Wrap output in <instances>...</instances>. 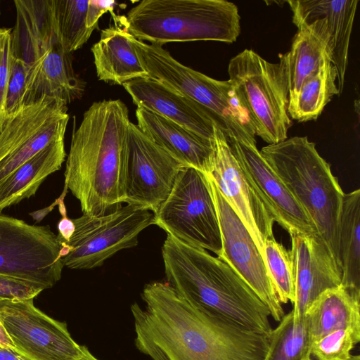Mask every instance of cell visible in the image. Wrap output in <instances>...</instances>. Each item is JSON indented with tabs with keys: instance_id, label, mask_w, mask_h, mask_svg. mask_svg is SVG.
<instances>
[{
	"instance_id": "38",
	"label": "cell",
	"mask_w": 360,
	"mask_h": 360,
	"mask_svg": "<svg viewBox=\"0 0 360 360\" xmlns=\"http://www.w3.org/2000/svg\"><path fill=\"white\" fill-rule=\"evenodd\" d=\"M0 360H27L15 351L0 347Z\"/></svg>"
},
{
	"instance_id": "5",
	"label": "cell",
	"mask_w": 360,
	"mask_h": 360,
	"mask_svg": "<svg viewBox=\"0 0 360 360\" xmlns=\"http://www.w3.org/2000/svg\"><path fill=\"white\" fill-rule=\"evenodd\" d=\"M259 152L309 216L340 268L339 231L345 193L330 165L307 136L268 144Z\"/></svg>"
},
{
	"instance_id": "18",
	"label": "cell",
	"mask_w": 360,
	"mask_h": 360,
	"mask_svg": "<svg viewBox=\"0 0 360 360\" xmlns=\"http://www.w3.org/2000/svg\"><path fill=\"white\" fill-rule=\"evenodd\" d=\"M295 268V295L291 310L294 323L304 319L314 300L326 290L339 286L341 269L317 235L290 234Z\"/></svg>"
},
{
	"instance_id": "4",
	"label": "cell",
	"mask_w": 360,
	"mask_h": 360,
	"mask_svg": "<svg viewBox=\"0 0 360 360\" xmlns=\"http://www.w3.org/2000/svg\"><path fill=\"white\" fill-rule=\"evenodd\" d=\"M16 20L12 49L26 67L24 105L44 96L69 103L80 98L85 82L75 72L71 53L65 51L58 32L53 0H15Z\"/></svg>"
},
{
	"instance_id": "17",
	"label": "cell",
	"mask_w": 360,
	"mask_h": 360,
	"mask_svg": "<svg viewBox=\"0 0 360 360\" xmlns=\"http://www.w3.org/2000/svg\"><path fill=\"white\" fill-rule=\"evenodd\" d=\"M230 149L242 172L276 221L290 234H317L313 222L269 167L256 143L226 137ZM318 235V234H317Z\"/></svg>"
},
{
	"instance_id": "41",
	"label": "cell",
	"mask_w": 360,
	"mask_h": 360,
	"mask_svg": "<svg viewBox=\"0 0 360 360\" xmlns=\"http://www.w3.org/2000/svg\"><path fill=\"white\" fill-rule=\"evenodd\" d=\"M302 360H312L311 354H307Z\"/></svg>"
},
{
	"instance_id": "7",
	"label": "cell",
	"mask_w": 360,
	"mask_h": 360,
	"mask_svg": "<svg viewBox=\"0 0 360 360\" xmlns=\"http://www.w3.org/2000/svg\"><path fill=\"white\" fill-rule=\"evenodd\" d=\"M129 37L148 77L205 108L226 134H236L249 125V113L229 79L210 77L181 64L162 46L140 41L129 33Z\"/></svg>"
},
{
	"instance_id": "14",
	"label": "cell",
	"mask_w": 360,
	"mask_h": 360,
	"mask_svg": "<svg viewBox=\"0 0 360 360\" xmlns=\"http://www.w3.org/2000/svg\"><path fill=\"white\" fill-rule=\"evenodd\" d=\"M183 167L130 122L123 203L154 213L169 194Z\"/></svg>"
},
{
	"instance_id": "34",
	"label": "cell",
	"mask_w": 360,
	"mask_h": 360,
	"mask_svg": "<svg viewBox=\"0 0 360 360\" xmlns=\"http://www.w3.org/2000/svg\"><path fill=\"white\" fill-rule=\"evenodd\" d=\"M42 290L27 282L0 274V299H34Z\"/></svg>"
},
{
	"instance_id": "2",
	"label": "cell",
	"mask_w": 360,
	"mask_h": 360,
	"mask_svg": "<svg viewBox=\"0 0 360 360\" xmlns=\"http://www.w3.org/2000/svg\"><path fill=\"white\" fill-rule=\"evenodd\" d=\"M129 122L121 100H103L91 105L72 132L64 191L70 190L84 214L122 206Z\"/></svg>"
},
{
	"instance_id": "26",
	"label": "cell",
	"mask_w": 360,
	"mask_h": 360,
	"mask_svg": "<svg viewBox=\"0 0 360 360\" xmlns=\"http://www.w3.org/2000/svg\"><path fill=\"white\" fill-rule=\"evenodd\" d=\"M341 284L360 292V190L345 193L340 221Z\"/></svg>"
},
{
	"instance_id": "23",
	"label": "cell",
	"mask_w": 360,
	"mask_h": 360,
	"mask_svg": "<svg viewBox=\"0 0 360 360\" xmlns=\"http://www.w3.org/2000/svg\"><path fill=\"white\" fill-rule=\"evenodd\" d=\"M309 347L316 340L340 329L360 334V292L342 284L326 290L306 312Z\"/></svg>"
},
{
	"instance_id": "19",
	"label": "cell",
	"mask_w": 360,
	"mask_h": 360,
	"mask_svg": "<svg viewBox=\"0 0 360 360\" xmlns=\"http://www.w3.org/2000/svg\"><path fill=\"white\" fill-rule=\"evenodd\" d=\"M123 86L137 107L214 142V125L218 124L212 115L196 101L149 77L131 79Z\"/></svg>"
},
{
	"instance_id": "21",
	"label": "cell",
	"mask_w": 360,
	"mask_h": 360,
	"mask_svg": "<svg viewBox=\"0 0 360 360\" xmlns=\"http://www.w3.org/2000/svg\"><path fill=\"white\" fill-rule=\"evenodd\" d=\"M137 126L152 141L186 167L208 174L212 167L215 143L141 107L136 110Z\"/></svg>"
},
{
	"instance_id": "40",
	"label": "cell",
	"mask_w": 360,
	"mask_h": 360,
	"mask_svg": "<svg viewBox=\"0 0 360 360\" xmlns=\"http://www.w3.org/2000/svg\"><path fill=\"white\" fill-rule=\"evenodd\" d=\"M350 360H360L359 355H353Z\"/></svg>"
},
{
	"instance_id": "33",
	"label": "cell",
	"mask_w": 360,
	"mask_h": 360,
	"mask_svg": "<svg viewBox=\"0 0 360 360\" xmlns=\"http://www.w3.org/2000/svg\"><path fill=\"white\" fill-rule=\"evenodd\" d=\"M25 79V65L13 56L6 97V116L24 105Z\"/></svg>"
},
{
	"instance_id": "1",
	"label": "cell",
	"mask_w": 360,
	"mask_h": 360,
	"mask_svg": "<svg viewBox=\"0 0 360 360\" xmlns=\"http://www.w3.org/2000/svg\"><path fill=\"white\" fill-rule=\"evenodd\" d=\"M131 306L135 345L153 360H264L269 335L204 311L167 283L152 282Z\"/></svg>"
},
{
	"instance_id": "9",
	"label": "cell",
	"mask_w": 360,
	"mask_h": 360,
	"mask_svg": "<svg viewBox=\"0 0 360 360\" xmlns=\"http://www.w3.org/2000/svg\"><path fill=\"white\" fill-rule=\"evenodd\" d=\"M153 224L192 246L221 252L219 224L205 174L191 167L179 171L172 191L153 213Z\"/></svg>"
},
{
	"instance_id": "24",
	"label": "cell",
	"mask_w": 360,
	"mask_h": 360,
	"mask_svg": "<svg viewBox=\"0 0 360 360\" xmlns=\"http://www.w3.org/2000/svg\"><path fill=\"white\" fill-rule=\"evenodd\" d=\"M99 80L123 85L131 79L148 77L123 27L110 25L101 32L91 47Z\"/></svg>"
},
{
	"instance_id": "37",
	"label": "cell",
	"mask_w": 360,
	"mask_h": 360,
	"mask_svg": "<svg viewBox=\"0 0 360 360\" xmlns=\"http://www.w3.org/2000/svg\"><path fill=\"white\" fill-rule=\"evenodd\" d=\"M0 347L15 352V348L12 341L7 335L6 330L0 323Z\"/></svg>"
},
{
	"instance_id": "29",
	"label": "cell",
	"mask_w": 360,
	"mask_h": 360,
	"mask_svg": "<svg viewBox=\"0 0 360 360\" xmlns=\"http://www.w3.org/2000/svg\"><path fill=\"white\" fill-rule=\"evenodd\" d=\"M88 6L89 0H53L58 32L68 53L81 48L94 31L86 25Z\"/></svg>"
},
{
	"instance_id": "31",
	"label": "cell",
	"mask_w": 360,
	"mask_h": 360,
	"mask_svg": "<svg viewBox=\"0 0 360 360\" xmlns=\"http://www.w3.org/2000/svg\"><path fill=\"white\" fill-rule=\"evenodd\" d=\"M359 341L360 334L351 329H340L314 341L309 352L316 360H350L352 352Z\"/></svg>"
},
{
	"instance_id": "3",
	"label": "cell",
	"mask_w": 360,
	"mask_h": 360,
	"mask_svg": "<svg viewBox=\"0 0 360 360\" xmlns=\"http://www.w3.org/2000/svg\"><path fill=\"white\" fill-rule=\"evenodd\" d=\"M162 256L167 283L191 304L245 328L270 335L269 309L226 262L169 234Z\"/></svg>"
},
{
	"instance_id": "10",
	"label": "cell",
	"mask_w": 360,
	"mask_h": 360,
	"mask_svg": "<svg viewBox=\"0 0 360 360\" xmlns=\"http://www.w3.org/2000/svg\"><path fill=\"white\" fill-rule=\"evenodd\" d=\"M72 220L75 230L69 241L58 240L61 261L69 269H90L136 246L139 233L153 224V213L127 205L104 215L83 214Z\"/></svg>"
},
{
	"instance_id": "30",
	"label": "cell",
	"mask_w": 360,
	"mask_h": 360,
	"mask_svg": "<svg viewBox=\"0 0 360 360\" xmlns=\"http://www.w3.org/2000/svg\"><path fill=\"white\" fill-rule=\"evenodd\" d=\"M264 259L271 279L281 304H293L295 295V275L290 250L274 237L264 243Z\"/></svg>"
},
{
	"instance_id": "36",
	"label": "cell",
	"mask_w": 360,
	"mask_h": 360,
	"mask_svg": "<svg viewBox=\"0 0 360 360\" xmlns=\"http://www.w3.org/2000/svg\"><path fill=\"white\" fill-rule=\"evenodd\" d=\"M61 215L62 217L57 224L58 230L57 237L59 240L68 242L75 232V226L73 220L68 218L67 213Z\"/></svg>"
},
{
	"instance_id": "11",
	"label": "cell",
	"mask_w": 360,
	"mask_h": 360,
	"mask_svg": "<svg viewBox=\"0 0 360 360\" xmlns=\"http://www.w3.org/2000/svg\"><path fill=\"white\" fill-rule=\"evenodd\" d=\"M61 245L49 225L0 214V274L46 290L61 278Z\"/></svg>"
},
{
	"instance_id": "32",
	"label": "cell",
	"mask_w": 360,
	"mask_h": 360,
	"mask_svg": "<svg viewBox=\"0 0 360 360\" xmlns=\"http://www.w3.org/2000/svg\"><path fill=\"white\" fill-rule=\"evenodd\" d=\"M12 29L0 27V132L6 120V97L13 58Z\"/></svg>"
},
{
	"instance_id": "6",
	"label": "cell",
	"mask_w": 360,
	"mask_h": 360,
	"mask_svg": "<svg viewBox=\"0 0 360 360\" xmlns=\"http://www.w3.org/2000/svg\"><path fill=\"white\" fill-rule=\"evenodd\" d=\"M237 6L225 0H143L121 25L136 39L162 46L167 42L232 43L240 32Z\"/></svg>"
},
{
	"instance_id": "39",
	"label": "cell",
	"mask_w": 360,
	"mask_h": 360,
	"mask_svg": "<svg viewBox=\"0 0 360 360\" xmlns=\"http://www.w3.org/2000/svg\"><path fill=\"white\" fill-rule=\"evenodd\" d=\"M77 360H98L89 350V349L82 345V351L81 356Z\"/></svg>"
},
{
	"instance_id": "16",
	"label": "cell",
	"mask_w": 360,
	"mask_h": 360,
	"mask_svg": "<svg viewBox=\"0 0 360 360\" xmlns=\"http://www.w3.org/2000/svg\"><path fill=\"white\" fill-rule=\"evenodd\" d=\"M214 143V158L207 175L242 221L264 259V243L274 237L275 218L244 175L217 124Z\"/></svg>"
},
{
	"instance_id": "15",
	"label": "cell",
	"mask_w": 360,
	"mask_h": 360,
	"mask_svg": "<svg viewBox=\"0 0 360 360\" xmlns=\"http://www.w3.org/2000/svg\"><path fill=\"white\" fill-rule=\"evenodd\" d=\"M206 176L212 190L221 232L222 249L218 257L229 264L250 285L268 307L271 317L280 321L285 312L264 257L214 181L209 175Z\"/></svg>"
},
{
	"instance_id": "8",
	"label": "cell",
	"mask_w": 360,
	"mask_h": 360,
	"mask_svg": "<svg viewBox=\"0 0 360 360\" xmlns=\"http://www.w3.org/2000/svg\"><path fill=\"white\" fill-rule=\"evenodd\" d=\"M270 63L251 49L230 60L229 80L248 111L255 135L269 144L285 140L292 121L288 113V78L284 54Z\"/></svg>"
},
{
	"instance_id": "25",
	"label": "cell",
	"mask_w": 360,
	"mask_h": 360,
	"mask_svg": "<svg viewBox=\"0 0 360 360\" xmlns=\"http://www.w3.org/2000/svg\"><path fill=\"white\" fill-rule=\"evenodd\" d=\"M65 156L64 140L56 141L19 167L0 184V210L34 195L60 169Z\"/></svg>"
},
{
	"instance_id": "12",
	"label": "cell",
	"mask_w": 360,
	"mask_h": 360,
	"mask_svg": "<svg viewBox=\"0 0 360 360\" xmlns=\"http://www.w3.org/2000/svg\"><path fill=\"white\" fill-rule=\"evenodd\" d=\"M68 103L44 96L6 117L0 132V184L50 143L64 140Z\"/></svg>"
},
{
	"instance_id": "27",
	"label": "cell",
	"mask_w": 360,
	"mask_h": 360,
	"mask_svg": "<svg viewBox=\"0 0 360 360\" xmlns=\"http://www.w3.org/2000/svg\"><path fill=\"white\" fill-rule=\"evenodd\" d=\"M336 80L337 72L331 63L307 77L289 98V117L300 122L316 120L333 97L339 96Z\"/></svg>"
},
{
	"instance_id": "28",
	"label": "cell",
	"mask_w": 360,
	"mask_h": 360,
	"mask_svg": "<svg viewBox=\"0 0 360 360\" xmlns=\"http://www.w3.org/2000/svg\"><path fill=\"white\" fill-rule=\"evenodd\" d=\"M310 354L306 316L294 323L292 311L285 314L269 335V345L264 360H302Z\"/></svg>"
},
{
	"instance_id": "35",
	"label": "cell",
	"mask_w": 360,
	"mask_h": 360,
	"mask_svg": "<svg viewBox=\"0 0 360 360\" xmlns=\"http://www.w3.org/2000/svg\"><path fill=\"white\" fill-rule=\"evenodd\" d=\"M116 5L117 2L115 1L89 0L86 13L87 27L94 30L101 15L108 11H112Z\"/></svg>"
},
{
	"instance_id": "20",
	"label": "cell",
	"mask_w": 360,
	"mask_h": 360,
	"mask_svg": "<svg viewBox=\"0 0 360 360\" xmlns=\"http://www.w3.org/2000/svg\"><path fill=\"white\" fill-rule=\"evenodd\" d=\"M296 25L323 18L330 37L331 64L337 72L339 96L344 88L348 49L358 0H290L286 1Z\"/></svg>"
},
{
	"instance_id": "22",
	"label": "cell",
	"mask_w": 360,
	"mask_h": 360,
	"mask_svg": "<svg viewBox=\"0 0 360 360\" xmlns=\"http://www.w3.org/2000/svg\"><path fill=\"white\" fill-rule=\"evenodd\" d=\"M297 32L290 51L284 54L289 98L303 82L325 65L331 63L330 37L323 18L296 25Z\"/></svg>"
},
{
	"instance_id": "13",
	"label": "cell",
	"mask_w": 360,
	"mask_h": 360,
	"mask_svg": "<svg viewBox=\"0 0 360 360\" xmlns=\"http://www.w3.org/2000/svg\"><path fill=\"white\" fill-rule=\"evenodd\" d=\"M34 299H0V323L27 360H77L82 354L67 325L45 314Z\"/></svg>"
}]
</instances>
